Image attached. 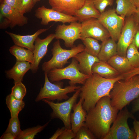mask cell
Wrapping results in <instances>:
<instances>
[{"instance_id": "17", "label": "cell", "mask_w": 139, "mask_h": 139, "mask_svg": "<svg viewBox=\"0 0 139 139\" xmlns=\"http://www.w3.org/2000/svg\"><path fill=\"white\" fill-rule=\"evenodd\" d=\"M49 28L40 29L31 35H21L7 31L5 32L11 38L15 45L33 51L34 49V42L37 38L41 33L47 30Z\"/></svg>"}, {"instance_id": "20", "label": "cell", "mask_w": 139, "mask_h": 139, "mask_svg": "<svg viewBox=\"0 0 139 139\" xmlns=\"http://www.w3.org/2000/svg\"><path fill=\"white\" fill-rule=\"evenodd\" d=\"M100 14L94 5L93 0H85L83 6L76 11L75 16L82 23L92 18L97 19Z\"/></svg>"}, {"instance_id": "4", "label": "cell", "mask_w": 139, "mask_h": 139, "mask_svg": "<svg viewBox=\"0 0 139 139\" xmlns=\"http://www.w3.org/2000/svg\"><path fill=\"white\" fill-rule=\"evenodd\" d=\"M84 50V45L79 44L77 46H74L70 49L63 48L61 46L59 40L55 41L51 49L53 56L48 61L44 62L42 65V70L48 72L55 68H62L68 62V60L74 57L76 55Z\"/></svg>"}, {"instance_id": "8", "label": "cell", "mask_w": 139, "mask_h": 139, "mask_svg": "<svg viewBox=\"0 0 139 139\" xmlns=\"http://www.w3.org/2000/svg\"><path fill=\"white\" fill-rule=\"evenodd\" d=\"M80 88L77 89L72 97L62 102L54 103L46 99L42 100L48 104L53 110L51 114V119H60L63 122L65 127L68 129H71V112L81 92Z\"/></svg>"}, {"instance_id": "23", "label": "cell", "mask_w": 139, "mask_h": 139, "mask_svg": "<svg viewBox=\"0 0 139 139\" xmlns=\"http://www.w3.org/2000/svg\"><path fill=\"white\" fill-rule=\"evenodd\" d=\"M117 54V44L113 39L109 38L102 42L101 49L98 57L100 61L107 62Z\"/></svg>"}, {"instance_id": "36", "label": "cell", "mask_w": 139, "mask_h": 139, "mask_svg": "<svg viewBox=\"0 0 139 139\" xmlns=\"http://www.w3.org/2000/svg\"><path fill=\"white\" fill-rule=\"evenodd\" d=\"M76 135L71 129L67 128L64 131L62 134L58 137V139H74Z\"/></svg>"}, {"instance_id": "46", "label": "cell", "mask_w": 139, "mask_h": 139, "mask_svg": "<svg viewBox=\"0 0 139 139\" xmlns=\"http://www.w3.org/2000/svg\"><path fill=\"white\" fill-rule=\"evenodd\" d=\"M34 4H35L37 2L39 1L40 0H33Z\"/></svg>"}, {"instance_id": "25", "label": "cell", "mask_w": 139, "mask_h": 139, "mask_svg": "<svg viewBox=\"0 0 139 139\" xmlns=\"http://www.w3.org/2000/svg\"><path fill=\"white\" fill-rule=\"evenodd\" d=\"M9 51L15 57L16 61L27 62L31 64L33 62L34 54L30 50L15 45L10 47Z\"/></svg>"}, {"instance_id": "6", "label": "cell", "mask_w": 139, "mask_h": 139, "mask_svg": "<svg viewBox=\"0 0 139 139\" xmlns=\"http://www.w3.org/2000/svg\"><path fill=\"white\" fill-rule=\"evenodd\" d=\"M44 85L35 99L36 102L43 99L51 101L66 100L69 98L68 93L75 91L81 87L80 86L70 85L63 88V83H53L49 79L47 72H44Z\"/></svg>"}, {"instance_id": "7", "label": "cell", "mask_w": 139, "mask_h": 139, "mask_svg": "<svg viewBox=\"0 0 139 139\" xmlns=\"http://www.w3.org/2000/svg\"><path fill=\"white\" fill-rule=\"evenodd\" d=\"M129 118L135 119L126 106L118 113L105 139H136L135 132L128 126L127 120Z\"/></svg>"}, {"instance_id": "19", "label": "cell", "mask_w": 139, "mask_h": 139, "mask_svg": "<svg viewBox=\"0 0 139 139\" xmlns=\"http://www.w3.org/2000/svg\"><path fill=\"white\" fill-rule=\"evenodd\" d=\"M74 57L78 62L80 71L89 76L93 75L92 68L94 64L100 61L98 57L90 55L84 50L78 53Z\"/></svg>"}, {"instance_id": "1", "label": "cell", "mask_w": 139, "mask_h": 139, "mask_svg": "<svg viewBox=\"0 0 139 139\" xmlns=\"http://www.w3.org/2000/svg\"><path fill=\"white\" fill-rule=\"evenodd\" d=\"M119 111L111 106L110 97L105 96L87 112L85 124L96 139H105Z\"/></svg>"}, {"instance_id": "12", "label": "cell", "mask_w": 139, "mask_h": 139, "mask_svg": "<svg viewBox=\"0 0 139 139\" xmlns=\"http://www.w3.org/2000/svg\"><path fill=\"white\" fill-rule=\"evenodd\" d=\"M81 23V39L90 37L102 42L110 37L108 31L97 19L92 18Z\"/></svg>"}, {"instance_id": "32", "label": "cell", "mask_w": 139, "mask_h": 139, "mask_svg": "<svg viewBox=\"0 0 139 139\" xmlns=\"http://www.w3.org/2000/svg\"><path fill=\"white\" fill-rule=\"evenodd\" d=\"M26 92L25 86L22 82H20L14 83V85L12 88L11 94L17 99L22 100Z\"/></svg>"}, {"instance_id": "2", "label": "cell", "mask_w": 139, "mask_h": 139, "mask_svg": "<svg viewBox=\"0 0 139 139\" xmlns=\"http://www.w3.org/2000/svg\"><path fill=\"white\" fill-rule=\"evenodd\" d=\"M124 79L121 75L113 79L103 77L96 73L88 77L80 89L79 96L83 100L82 106L88 112L93 108L101 98L105 96L110 97V92L115 83Z\"/></svg>"}, {"instance_id": "26", "label": "cell", "mask_w": 139, "mask_h": 139, "mask_svg": "<svg viewBox=\"0 0 139 139\" xmlns=\"http://www.w3.org/2000/svg\"><path fill=\"white\" fill-rule=\"evenodd\" d=\"M116 13L125 18L134 14L137 7L131 0H116Z\"/></svg>"}, {"instance_id": "39", "label": "cell", "mask_w": 139, "mask_h": 139, "mask_svg": "<svg viewBox=\"0 0 139 139\" xmlns=\"http://www.w3.org/2000/svg\"><path fill=\"white\" fill-rule=\"evenodd\" d=\"M66 128L65 127H62L61 128H58L53 135L49 139H58V137L62 134Z\"/></svg>"}, {"instance_id": "33", "label": "cell", "mask_w": 139, "mask_h": 139, "mask_svg": "<svg viewBox=\"0 0 139 139\" xmlns=\"http://www.w3.org/2000/svg\"><path fill=\"white\" fill-rule=\"evenodd\" d=\"M75 139H95L94 135L87 126L84 124L82 126L76 133Z\"/></svg>"}, {"instance_id": "31", "label": "cell", "mask_w": 139, "mask_h": 139, "mask_svg": "<svg viewBox=\"0 0 139 139\" xmlns=\"http://www.w3.org/2000/svg\"><path fill=\"white\" fill-rule=\"evenodd\" d=\"M20 123L18 117L11 118L10 119L8 126L5 132H8L12 134L16 138L21 133Z\"/></svg>"}, {"instance_id": "3", "label": "cell", "mask_w": 139, "mask_h": 139, "mask_svg": "<svg viewBox=\"0 0 139 139\" xmlns=\"http://www.w3.org/2000/svg\"><path fill=\"white\" fill-rule=\"evenodd\" d=\"M111 106L119 110L139 96V74L119 80L110 92Z\"/></svg>"}, {"instance_id": "27", "label": "cell", "mask_w": 139, "mask_h": 139, "mask_svg": "<svg viewBox=\"0 0 139 139\" xmlns=\"http://www.w3.org/2000/svg\"><path fill=\"white\" fill-rule=\"evenodd\" d=\"M6 103L10 111L11 118L18 117L19 112L24 108L25 105L23 100L17 99L11 94L7 96Z\"/></svg>"}, {"instance_id": "9", "label": "cell", "mask_w": 139, "mask_h": 139, "mask_svg": "<svg viewBox=\"0 0 139 139\" xmlns=\"http://www.w3.org/2000/svg\"><path fill=\"white\" fill-rule=\"evenodd\" d=\"M125 19L118 14L114 8L105 11L97 19L108 31L111 38L115 41H118L119 37Z\"/></svg>"}, {"instance_id": "18", "label": "cell", "mask_w": 139, "mask_h": 139, "mask_svg": "<svg viewBox=\"0 0 139 139\" xmlns=\"http://www.w3.org/2000/svg\"><path fill=\"white\" fill-rule=\"evenodd\" d=\"M83 100L80 98L77 103L73 108V112L71 114L70 120L71 129L75 133L84 124L87 113L82 106Z\"/></svg>"}, {"instance_id": "44", "label": "cell", "mask_w": 139, "mask_h": 139, "mask_svg": "<svg viewBox=\"0 0 139 139\" xmlns=\"http://www.w3.org/2000/svg\"><path fill=\"white\" fill-rule=\"evenodd\" d=\"M133 15L136 20L139 23V7L137 8L136 11Z\"/></svg>"}, {"instance_id": "34", "label": "cell", "mask_w": 139, "mask_h": 139, "mask_svg": "<svg viewBox=\"0 0 139 139\" xmlns=\"http://www.w3.org/2000/svg\"><path fill=\"white\" fill-rule=\"evenodd\" d=\"M114 0H93L94 5L101 13L105 11L108 6H112L114 4Z\"/></svg>"}, {"instance_id": "29", "label": "cell", "mask_w": 139, "mask_h": 139, "mask_svg": "<svg viewBox=\"0 0 139 139\" xmlns=\"http://www.w3.org/2000/svg\"><path fill=\"white\" fill-rule=\"evenodd\" d=\"M49 121L43 125H38L22 130L17 137L18 139H33L41 131L48 125Z\"/></svg>"}, {"instance_id": "40", "label": "cell", "mask_w": 139, "mask_h": 139, "mask_svg": "<svg viewBox=\"0 0 139 139\" xmlns=\"http://www.w3.org/2000/svg\"><path fill=\"white\" fill-rule=\"evenodd\" d=\"M134 131L136 135V139H139V121L134 119L133 123Z\"/></svg>"}, {"instance_id": "11", "label": "cell", "mask_w": 139, "mask_h": 139, "mask_svg": "<svg viewBox=\"0 0 139 139\" xmlns=\"http://www.w3.org/2000/svg\"><path fill=\"white\" fill-rule=\"evenodd\" d=\"M81 23L77 21L71 23L69 25H58L55 30V38L63 40L66 47L72 48L75 41L81 39Z\"/></svg>"}, {"instance_id": "41", "label": "cell", "mask_w": 139, "mask_h": 139, "mask_svg": "<svg viewBox=\"0 0 139 139\" xmlns=\"http://www.w3.org/2000/svg\"><path fill=\"white\" fill-rule=\"evenodd\" d=\"M136 99L132 107V113H134L139 111V96Z\"/></svg>"}, {"instance_id": "38", "label": "cell", "mask_w": 139, "mask_h": 139, "mask_svg": "<svg viewBox=\"0 0 139 139\" xmlns=\"http://www.w3.org/2000/svg\"><path fill=\"white\" fill-rule=\"evenodd\" d=\"M138 74H139V67L133 68L128 72L121 75L123 76L124 79H125Z\"/></svg>"}, {"instance_id": "5", "label": "cell", "mask_w": 139, "mask_h": 139, "mask_svg": "<svg viewBox=\"0 0 139 139\" xmlns=\"http://www.w3.org/2000/svg\"><path fill=\"white\" fill-rule=\"evenodd\" d=\"M47 73L51 82H58L67 79L70 80L69 83L70 85H75L77 84L83 85L90 77L80 71L78 62L74 57L72 58L71 63L67 66L54 68Z\"/></svg>"}, {"instance_id": "16", "label": "cell", "mask_w": 139, "mask_h": 139, "mask_svg": "<svg viewBox=\"0 0 139 139\" xmlns=\"http://www.w3.org/2000/svg\"><path fill=\"white\" fill-rule=\"evenodd\" d=\"M51 8L71 16H75L76 11L84 5L85 0H48Z\"/></svg>"}, {"instance_id": "45", "label": "cell", "mask_w": 139, "mask_h": 139, "mask_svg": "<svg viewBox=\"0 0 139 139\" xmlns=\"http://www.w3.org/2000/svg\"><path fill=\"white\" fill-rule=\"evenodd\" d=\"M137 8L139 7V0H131Z\"/></svg>"}, {"instance_id": "42", "label": "cell", "mask_w": 139, "mask_h": 139, "mask_svg": "<svg viewBox=\"0 0 139 139\" xmlns=\"http://www.w3.org/2000/svg\"><path fill=\"white\" fill-rule=\"evenodd\" d=\"M132 43L138 49L139 48V26L134 38Z\"/></svg>"}, {"instance_id": "30", "label": "cell", "mask_w": 139, "mask_h": 139, "mask_svg": "<svg viewBox=\"0 0 139 139\" xmlns=\"http://www.w3.org/2000/svg\"><path fill=\"white\" fill-rule=\"evenodd\" d=\"M126 57L133 68L139 67V52L132 42L127 49Z\"/></svg>"}, {"instance_id": "13", "label": "cell", "mask_w": 139, "mask_h": 139, "mask_svg": "<svg viewBox=\"0 0 139 139\" xmlns=\"http://www.w3.org/2000/svg\"><path fill=\"white\" fill-rule=\"evenodd\" d=\"M35 12V16L37 18L41 19V24L44 25H47L52 21L62 22L65 24L78 21V18L75 16L65 14L52 8H47L44 5L38 7Z\"/></svg>"}, {"instance_id": "28", "label": "cell", "mask_w": 139, "mask_h": 139, "mask_svg": "<svg viewBox=\"0 0 139 139\" xmlns=\"http://www.w3.org/2000/svg\"><path fill=\"white\" fill-rule=\"evenodd\" d=\"M84 46V50L87 53L98 57L101 47V44L98 40L91 38L88 37L81 39Z\"/></svg>"}, {"instance_id": "35", "label": "cell", "mask_w": 139, "mask_h": 139, "mask_svg": "<svg viewBox=\"0 0 139 139\" xmlns=\"http://www.w3.org/2000/svg\"><path fill=\"white\" fill-rule=\"evenodd\" d=\"M1 3L6 4L12 7L20 12L26 13L22 5V0H0Z\"/></svg>"}, {"instance_id": "43", "label": "cell", "mask_w": 139, "mask_h": 139, "mask_svg": "<svg viewBox=\"0 0 139 139\" xmlns=\"http://www.w3.org/2000/svg\"><path fill=\"white\" fill-rule=\"evenodd\" d=\"M1 139H14L15 137L11 133L8 132H5L1 137Z\"/></svg>"}, {"instance_id": "21", "label": "cell", "mask_w": 139, "mask_h": 139, "mask_svg": "<svg viewBox=\"0 0 139 139\" xmlns=\"http://www.w3.org/2000/svg\"><path fill=\"white\" fill-rule=\"evenodd\" d=\"M31 64L27 62L16 61L11 69L6 71L7 77L13 79L14 83L22 82L25 74L30 70Z\"/></svg>"}, {"instance_id": "22", "label": "cell", "mask_w": 139, "mask_h": 139, "mask_svg": "<svg viewBox=\"0 0 139 139\" xmlns=\"http://www.w3.org/2000/svg\"><path fill=\"white\" fill-rule=\"evenodd\" d=\"M92 73H96L101 76L108 79L116 78L120 74L109 64L107 62L100 61L95 63L93 65Z\"/></svg>"}, {"instance_id": "37", "label": "cell", "mask_w": 139, "mask_h": 139, "mask_svg": "<svg viewBox=\"0 0 139 139\" xmlns=\"http://www.w3.org/2000/svg\"><path fill=\"white\" fill-rule=\"evenodd\" d=\"M23 7L26 13L31 11L35 4L33 0H22Z\"/></svg>"}, {"instance_id": "10", "label": "cell", "mask_w": 139, "mask_h": 139, "mask_svg": "<svg viewBox=\"0 0 139 139\" xmlns=\"http://www.w3.org/2000/svg\"><path fill=\"white\" fill-rule=\"evenodd\" d=\"M139 26V23L132 15L125 18L117 43V54L126 57L127 49L133 41Z\"/></svg>"}, {"instance_id": "14", "label": "cell", "mask_w": 139, "mask_h": 139, "mask_svg": "<svg viewBox=\"0 0 139 139\" xmlns=\"http://www.w3.org/2000/svg\"><path fill=\"white\" fill-rule=\"evenodd\" d=\"M0 9L1 16L4 19L3 22L1 24V28L8 27L12 28L16 25L22 26L28 23V18L24 15V14L11 6L1 3Z\"/></svg>"}, {"instance_id": "24", "label": "cell", "mask_w": 139, "mask_h": 139, "mask_svg": "<svg viewBox=\"0 0 139 139\" xmlns=\"http://www.w3.org/2000/svg\"><path fill=\"white\" fill-rule=\"evenodd\" d=\"M107 62L121 75L128 72L133 68L126 57L118 54L112 57Z\"/></svg>"}, {"instance_id": "15", "label": "cell", "mask_w": 139, "mask_h": 139, "mask_svg": "<svg viewBox=\"0 0 139 139\" xmlns=\"http://www.w3.org/2000/svg\"><path fill=\"white\" fill-rule=\"evenodd\" d=\"M55 38V33H51L44 39H41L38 37L36 40L33 51L34 61L31 64L30 70L33 73L37 72L41 60L47 52L48 46Z\"/></svg>"}]
</instances>
